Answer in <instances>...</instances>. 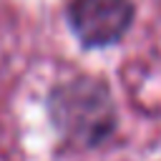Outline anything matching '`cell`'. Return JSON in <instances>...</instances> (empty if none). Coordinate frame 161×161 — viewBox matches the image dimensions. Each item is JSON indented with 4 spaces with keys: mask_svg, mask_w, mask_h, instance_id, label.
I'll return each instance as SVG.
<instances>
[{
    "mask_svg": "<svg viewBox=\"0 0 161 161\" xmlns=\"http://www.w3.org/2000/svg\"><path fill=\"white\" fill-rule=\"evenodd\" d=\"M55 128L75 143L96 146L116 128V108L108 88L93 78H78L58 86L50 96Z\"/></svg>",
    "mask_w": 161,
    "mask_h": 161,
    "instance_id": "6da1fadb",
    "label": "cell"
},
{
    "mask_svg": "<svg viewBox=\"0 0 161 161\" xmlns=\"http://www.w3.org/2000/svg\"><path fill=\"white\" fill-rule=\"evenodd\" d=\"M131 23V0H70L68 5V25L83 48H108L118 43Z\"/></svg>",
    "mask_w": 161,
    "mask_h": 161,
    "instance_id": "7a4b0ae2",
    "label": "cell"
}]
</instances>
